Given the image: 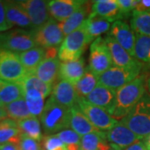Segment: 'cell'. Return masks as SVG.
<instances>
[{"mask_svg":"<svg viewBox=\"0 0 150 150\" xmlns=\"http://www.w3.org/2000/svg\"><path fill=\"white\" fill-rule=\"evenodd\" d=\"M145 93V79L139 76L134 81L118 88L115 101L109 114L115 119H123L139 102Z\"/></svg>","mask_w":150,"mask_h":150,"instance_id":"obj_1","label":"cell"},{"mask_svg":"<svg viewBox=\"0 0 150 150\" xmlns=\"http://www.w3.org/2000/svg\"><path fill=\"white\" fill-rule=\"evenodd\" d=\"M40 121L46 134L59 133L69 128L70 108L61 105L50 96L45 103Z\"/></svg>","mask_w":150,"mask_h":150,"instance_id":"obj_2","label":"cell"},{"mask_svg":"<svg viewBox=\"0 0 150 150\" xmlns=\"http://www.w3.org/2000/svg\"><path fill=\"white\" fill-rule=\"evenodd\" d=\"M140 139L150 134V96L145 93L132 110L120 121Z\"/></svg>","mask_w":150,"mask_h":150,"instance_id":"obj_3","label":"cell"},{"mask_svg":"<svg viewBox=\"0 0 150 150\" xmlns=\"http://www.w3.org/2000/svg\"><path fill=\"white\" fill-rule=\"evenodd\" d=\"M90 40L83 25L65 37L59 50V60L63 62L75 61L81 59Z\"/></svg>","mask_w":150,"mask_h":150,"instance_id":"obj_4","label":"cell"},{"mask_svg":"<svg viewBox=\"0 0 150 150\" xmlns=\"http://www.w3.org/2000/svg\"><path fill=\"white\" fill-rule=\"evenodd\" d=\"M37 47L33 31L24 29L8 30L0 33V49L22 53Z\"/></svg>","mask_w":150,"mask_h":150,"instance_id":"obj_5","label":"cell"},{"mask_svg":"<svg viewBox=\"0 0 150 150\" xmlns=\"http://www.w3.org/2000/svg\"><path fill=\"white\" fill-rule=\"evenodd\" d=\"M142 65L133 68H121L112 66L98 76V84L105 86L114 91L134 81L139 76Z\"/></svg>","mask_w":150,"mask_h":150,"instance_id":"obj_6","label":"cell"},{"mask_svg":"<svg viewBox=\"0 0 150 150\" xmlns=\"http://www.w3.org/2000/svg\"><path fill=\"white\" fill-rule=\"evenodd\" d=\"M112 60L105 38H97L90 45L88 69L97 76H100L112 68Z\"/></svg>","mask_w":150,"mask_h":150,"instance_id":"obj_7","label":"cell"},{"mask_svg":"<svg viewBox=\"0 0 150 150\" xmlns=\"http://www.w3.org/2000/svg\"><path fill=\"white\" fill-rule=\"evenodd\" d=\"M77 105L92 124L102 133L108 132L118 123V120L112 118L105 109L92 104L83 98H79Z\"/></svg>","mask_w":150,"mask_h":150,"instance_id":"obj_8","label":"cell"},{"mask_svg":"<svg viewBox=\"0 0 150 150\" xmlns=\"http://www.w3.org/2000/svg\"><path fill=\"white\" fill-rule=\"evenodd\" d=\"M26 74L18 53L0 49V79L18 83Z\"/></svg>","mask_w":150,"mask_h":150,"instance_id":"obj_9","label":"cell"},{"mask_svg":"<svg viewBox=\"0 0 150 150\" xmlns=\"http://www.w3.org/2000/svg\"><path fill=\"white\" fill-rule=\"evenodd\" d=\"M33 36L37 47L45 49L58 47L64 40V35L59 27V23L53 18L41 27L33 30Z\"/></svg>","mask_w":150,"mask_h":150,"instance_id":"obj_10","label":"cell"},{"mask_svg":"<svg viewBox=\"0 0 150 150\" xmlns=\"http://www.w3.org/2000/svg\"><path fill=\"white\" fill-rule=\"evenodd\" d=\"M16 2L29 17L35 29L41 27L51 18L48 9L49 1L22 0Z\"/></svg>","mask_w":150,"mask_h":150,"instance_id":"obj_11","label":"cell"},{"mask_svg":"<svg viewBox=\"0 0 150 150\" xmlns=\"http://www.w3.org/2000/svg\"><path fill=\"white\" fill-rule=\"evenodd\" d=\"M105 135L112 149L114 150H124L130 145L141 140L121 122H118L112 129L106 132Z\"/></svg>","mask_w":150,"mask_h":150,"instance_id":"obj_12","label":"cell"},{"mask_svg":"<svg viewBox=\"0 0 150 150\" xmlns=\"http://www.w3.org/2000/svg\"><path fill=\"white\" fill-rule=\"evenodd\" d=\"M109 32V35L112 36L132 57H134L136 35L129 24L121 20L115 21L110 28Z\"/></svg>","mask_w":150,"mask_h":150,"instance_id":"obj_13","label":"cell"},{"mask_svg":"<svg viewBox=\"0 0 150 150\" xmlns=\"http://www.w3.org/2000/svg\"><path fill=\"white\" fill-rule=\"evenodd\" d=\"M105 41L111 54L112 64L114 66L121 68H133L142 65L141 62L134 59L124 48L117 43V41L110 35L105 38Z\"/></svg>","mask_w":150,"mask_h":150,"instance_id":"obj_14","label":"cell"},{"mask_svg":"<svg viewBox=\"0 0 150 150\" xmlns=\"http://www.w3.org/2000/svg\"><path fill=\"white\" fill-rule=\"evenodd\" d=\"M51 97L56 102L69 108L76 105L79 98L74 85L65 80H60L54 85Z\"/></svg>","mask_w":150,"mask_h":150,"instance_id":"obj_15","label":"cell"},{"mask_svg":"<svg viewBox=\"0 0 150 150\" xmlns=\"http://www.w3.org/2000/svg\"><path fill=\"white\" fill-rule=\"evenodd\" d=\"M84 1L80 0H54L48 2L49 13L59 23L66 20L77 10Z\"/></svg>","mask_w":150,"mask_h":150,"instance_id":"obj_16","label":"cell"},{"mask_svg":"<svg viewBox=\"0 0 150 150\" xmlns=\"http://www.w3.org/2000/svg\"><path fill=\"white\" fill-rule=\"evenodd\" d=\"M90 14L100 17L109 23H114L123 18L117 0H98L93 2Z\"/></svg>","mask_w":150,"mask_h":150,"instance_id":"obj_17","label":"cell"},{"mask_svg":"<svg viewBox=\"0 0 150 150\" xmlns=\"http://www.w3.org/2000/svg\"><path fill=\"white\" fill-rule=\"evenodd\" d=\"M92 4H90V2L84 1V3L71 16L64 22L59 23V27L64 37H67L71 33L77 30L83 25V23L87 19V16H89L91 13L90 12L92 9Z\"/></svg>","mask_w":150,"mask_h":150,"instance_id":"obj_18","label":"cell"},{"mask_svg":"<svg viewBox=\"0 0 150 150\" xmlns=\"http://www.w3.org/2000/svg\"><path fill=\"white\" fill-rule=\"evenodd\" d=\"M5 8L6 16L12 26L23 28H29L33 31L35 28L25 11L18 4L16 1H3Z\"/></svg>","mask_w":150,"mask_h":150,"instance_id":"obj_19","label":"cell"},{"mask_svg":"<svg viewBox=\"0 0 150 150\" xmlns=\"http://www.w3.org/2000/svg\"><path fill=\"white\" fill-rule=\"evenodd\" d=\"M115 96L116 91L105 86L98 84L96 88L86 97L85 99L92 104L105 109L109 113L113 107Z\"/></svg>","mask_w":150,"mask_h":150,"instance_id":"obj_20","label":"cell"},{"mask_svg":"<svg viewBox=\"0 0 150 150\" xmlns=\"http://www.w3.org/2000/svg\"><path fill=\"white\" fill-rule=\"evenodd\" d=\"M69 128L80 136H84L86 134L93 133H102L92 124L77 104L70 108Z\"/></svg>","mask_w":150,"mask_h":150,"instance_id":"obj_21","label":"cell"},{"mask_svg":"<svg viewBox=\"0 0 150 150\" xmlns=\"http://www.w3.org/2000/svg\"><path fill=\"white\" fill-rule=\"evenodd\" d=\"M84 59L81 58L79 60L62 62L59 69V79L69 82L74 85L85 74Z\"/></svg>","mask_w":150,"mask_h":150,"instance_id":"obj_22","label":"cell"},{"mask_svg":"<svg viewBox=\"0 0 150 150\" xmlns=\"http://www.w3.org/2000/svg\"><path fill=\"white\" fill-rule=\"evenodd\" d=\"M60 60L59 59H43L34 71V74L43 83L52 85L59 79Z\"/></svg>","mask_w":150,"mask_h":150,"instance_id":"obj_23","label":"cell"},{"mask_svg":"<svg viewBox=\"0 0 150 150\" xmlns=\"http://www.w3.org/2000/svg\"><path fill=\"white\" fill-rule=\"evenodd\" d=\"M22 135L16 121L8 118L0 123V145L12 144L18 146Z\"/></svg>","mask_w":150,"mask_h":150,"instance_id":"obj_24","label":"cell"},{"mask_svg":"<svg viewBox=\"0 0 150 150\" xmlns=\"http://www.w3.org/2000/svg\"><path fill=\"white\" fill-rule=\"evenodd\" d=\"M18 58L27 74H33L45 57V48L35 47L25 52L18 53Z\"/></svg>","mask_w":150,"mask_h":150,"instance_id":"obj_25","label":"cell"},{"mask_svg":"<svg viewBox=\"0 0 150 150\" xmlns=\"http://www.w3.org/2000/svg\"><path fill=\"white\" fill-rule=\"evenodd\" d=\"M90 42H93L101 34L106 33L110 28V23L102 18L90 14L83 23Z\"/></svg>","mask_w":150,"mask_h":150,"instance_id":"obj_26","label":"cell"},{"mask_svg":"<svg viewBox=\"0 0 150 150\" xmlns=\"http://www.w3.org/2000/svg\"><path fill=\"white\" fill-rule=\"evenodd\" d=\"M23 98V91L18 83L0 79V99L4 105Z\"/></svg>","mask_w":150,"mask_h":150,"instance_id":"obj_27","label":"cell"},{"mask_svg":"<svg viewBox=\"0 0 150 150\" xmlns=\"http://www.w3.org/2000/svg\"><path fill=\"white\" fill-rule=\"evenodd\" d=\"M81 150H112L110 144H108L105 133L86 134L81 138Z\"/></svg>","mask_w":150,"mask_h":150,"instance_id":"obj_28","label":"cell"},{"mask_svg":"<svg viewBox=\"0 0 150 150\" xmlns=\"http://www.w3.org/2000/svg\"><path fill=\"white\" fill-rule=\"evenodd\" d=\"M18 83L22 87L23 93L29 89H35L40 92L45 98H48L53 91L52 85L43 83L34 74H27L18 82Z\"/></svg>","mask_w":150,"mask_h":150,"instance_id":"obj_29","label":"cell"},{"mask_svg":"<svg viewBox=\"0 0 150 150\" xmlns=\"http://www.w3.org/2000/svg\"><path fill=\"white\" fill-rule=\"evenodd\" d=\"M130 26L136 33L150 37V12L133 11Z\"/></svg>","mask_w":150,"mask_h":150,"instance_id":"obj_30","label":"cell"},{"mask_svg":"<svg viewBox=\"0 0 150 150\" xmlns=\"http://www.w3.org/2000/svg\"><path fill=\"white\" fill-rule=\"evenodd\" d=\"M23 98L25 99L28 108L33 116L38 117L42 114L45 106V98L40 92L35 89H29L23 93Z\"/></svg>","mask_w":150,"mask_h":150,"instance_id":"obj_31","label":"cell"},{"mask_svg":"<svg viewBox=\"0 0 150 150\" xmlns=\"http://www.w3.org/2000/svg\"><path fill=\"white\" fill-rule=\"evenodd\" d=\"M98 84V76L87 69L85 74L74 84L75 89L79 98H85Z\"/></svg>","mask_w":150,"mask_h":150,"instance_id":"obj_32","label":"cell"},{"mask_svg":"<svg viewBox=\"0 0 150 150\" xmlns=\"http://www.w3.org/2000/svg\"><path fill=\"white\" fill-rule=\"evenodd\" d=\"M4 109L7 112L8 118L16 122L33 117V115L28 108L26 101L23 98L11 103L9 104L4 105Z\"/></svg>","mask_w":150,"mask_h":150,"instance_id":"obj_33","label":"cell"},{"mask_svg":"<svg viewBox=\"0 0 150 150\" xmlns=\"http://www.w3.org/2000/svg\"><path fill=\"white\" fill-rule=\"evenodd\" d=\"M17 123L23 134L37 141L42 140V129L37 117L33 116L31 118L18 121Z\"/></svg>","mask_w":150,"mask_h":150,"instance_id":"obj_34","label":"cell"},{"mask_svg":"<svg viewBox=\"0 0 150 150\" xmlns=\"http://www.w3.org/2000/svg\"><path fill=\"white\" fill-rule=\"evenodd\" d=\"M134 57L139 62L150 64V37L136 33Z\"/></svg>","mask_w":150,"mask_h":150,"instance_id":"obj_35","label":"cell"},{"mask_svg":"<svg viewBox=\"0 0 150 150\" xmlns=\"http://www.w3.org/2000/svg\"><path fill=\"white\" fill-rule=\"evenodd\" d=\"M56 135L66 145V147L71 146V145L80 144V135L77 134L75 131L72 130V129H64V130L58 133Z\"/></svg>","mask_w":150,"mask_h":150,"instance_id":"obj_36","label":"cell"},{"mask_svg":"<svg viewBox=\"0 0 150 150\" xmlns=\"http://www.w3.org/2000/svg\"><path fill=\"white\" fill-rule=\"evenodd\" d=\"M43 146L45 150H67L66 145L56 134L45 136L43 139Z\"/></svg>","mask_w":150,"mask_h":150,"instance_id":"obj_37","label":"cell"},{"mask_svg":"<svg viewBox=\"0 0 150 150\" xmlns=\"http://www.w3.org/2000/svg\"><path fill=\"white\" fill-rule=\"evenodd\" d=\"M120 13L123 18H126L132 14L133 11L135 10L138 0H117Z\"/></svg>","mask_w":150,"mask_h":150,"instance_id":"obj_38","label":"cell"},{"mask_svg":"<svg viewBox=\"0 0 150 150\" xmlns=\"http://www.w3.org/2000/svg\"><path fill=\"white\" fill-rule=\"evenodd\" d=\"M18 149L19 150H41V147L37 140L23 134Z\"/></svg>","mask_w":150,"mask_h":150,"instance_id":"obj_39","label":"cell"},{"mask_svg":"<svg viewBox=\"0 0 150 150\" xmlns=\"http://www.w3.org/2000/svg\"><path fill=\"white\" fill-rule=\"evenodd\" d=\"M13 26L8 22L6 16L5 8L4 6L3 1H0V32H6L8 31Z\"/></svg>","mask_w":150,"mask_h":150,"instance_id":"obj_40","label":"cell"},{"mask_svg":"<svg viewBox=\"0 0 150 150\" xmlns=\"http://www.w3.org/2000/svg\"><path fill=\"white\" fill-rule=\"evenodd\" d=\"M135 10L139 12H149L150 10V0H141L138 1Z\"/></svg>","mask_w":150,"mask_h":150,"instance_id":"obj_41","label":"cell"},{"mask_svg":"<svg viewBox=\"0 0 150 150\" xmlns=\"http://www.w3.org/2000/svg\"><path fill=\"white\" fill-rule=\"evenodd\" d=\"M59 48L58 47H52L45 49V59H56L57 54L59 55Z\"/></svg>","mask_w":150,"mask_h":150,"instance_id":"obj_42","label":"cell"},{"mask_svg":"<svg viewBox=\"0 0 150 150\" xmlns=\"http://www.w3.org/2000/svg\"><path fill=\"white\" fill-rule=\"evenodd\" d=\"M124 150H149L147 146L144 144V141L139 140L138 142L134 143L132 145H130L129 147H128L127 149H125Z\"/></svg>","mask_w":150,"mask_h":150,"instance_id":"obj_43","label":"cell"},{"mask_svg":"<svg viewBox=\"0 0 150 150\" xmlns=\"http://www.w3.org/2000/svg\"><path fill=\"white\" fill-rule=\"evenodd\" d=\"M0 150H19L18 146L12 144H6L0 145Z\"/></svg>","mask_w":150,"mask_h":150,"instance_id":"obj_44","label":"cell"},{"mask_svg":"<svg viewBox=\"0 0 150 150\" xmlns=\"http://www.w3.org/2000/svg\"><path fill=\"white\" fill-rule=\"evenodd\" d=\"M6 118H8V115H7V112L4 109V107L0 108V123Z\"/></svg>","mask_w":150,"mask_h":150,"instance_id":"obj_45","label":"cell"},{"mask_svg":"<svg viewBox=\"0 0 150 150\" xmlns=\"http://www.w3.org/2000/svg\"><path fill=\"white\" fill-rule=\"evenodd\" d=\"M144 144L147 146L148 149L150 150V134L149 136H147L145 139H144Z\"/></svg>","mask_w":150,"mask_h":150,"instance_id":"obj_46","label":"cell"},{"mask_svg":"<svg viewBox=\"0 0 150 150\" xmlns=\"http://www.w3.org/2000/svg\"><path fill=\"white\" fill-rule=\"evenodd\" d=\"M146 84H147V87H148V89H149V92L150 93V78L147 80L146 82Z\"/></svg>","mask_w":150,"mask_h":150,"instance_id":"obj_47","label":"cell"},{"mask_svg":"<svg viewBox=\"0 0 150 150\" xmlns=\"http://www.w3.org/2000/svg\"><path fill=\"white\" fill-rule=\"evenodd\" d=\"M4 104L3 103V102L1 101V99H0V108H4Z\"/></svg>","mask_w":150,"mask_h":150,"instance_id":"obj_48","label":"cell"},{"mask_svg":"<svg viewBox=\"0 0 150 150\" xmlns=\"http://www.w3.org/2000/svg\"><path fill=\"white\" fill-rule=\"evenodd\" d=\"M112 150H114V149H112Z\"/></svg>","mask_w":150,"mask_h":150,"instance_id":"obj_49","label":"cell"},{"mask_svg":"<svg viewBox=\"0 0 150 150\" xmlns=\"http://www.w3.org/2000/svg\"><path fill=\"white\" fill-rule=\"evenodd\" d=\"M149 12H150V10H149Z\"/></svg>","mask_w":150,"mask_h":150,"instance_id":"obj_50","label":"cell"}]
</instances>
